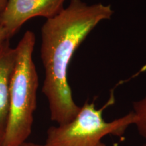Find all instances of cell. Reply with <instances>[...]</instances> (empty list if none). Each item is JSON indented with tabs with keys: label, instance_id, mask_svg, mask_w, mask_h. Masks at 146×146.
Here are the masks:
<instances>
[{
	"label": "cell",
	"instance_id": "6da1fadb",
	"mask_svg": "<svg viewBox=\"0 0 146 146\" xmlns=\"http://www.w3.org/2000/svg\"><path fill=\"white\" fill-rule=\"evenodd\" d=\"M113 14L111 5L70 0L41 27V58L45 71L42 92L48 102L51 120L58 125L70 122L81 109L73 99L68 80L73 56L89 33Z\"/></svg>",
	"mask_w": 146,
	"mask_h": 146
},
{
	"label": "cell",
	"instance_id": "7a4b0ae2",
	"mask_svg": "<svg viewBox=\"0 0 146 146\" xmlns=\"http://www.w3.org/2000/svg\"><path fill=\"white\" fill-rule=\"evenodd\" d=\"M35 35L27 31L16 46V58L10 83L9 112L3 146H18L32 131L36 108L39 76L33 59Z\"/></svg>",
	"mask_w": 146,
	"mask_h": 146
},
{
	"label": "cell",
	"instance_id": "3957f363",
	"mask_svg": "<svg viewBox=\"0 0 146 146\" xmlns=\"http://www.w3.org/2000/svg\"><path fill=\"white\" fill-rule=\"evenodd\" d=\"M113 100L101 109H96L95 102H86L81 106L77 115L69 123L51 127L47 130L46 146H106L102 141L105 136L122 137L131 125H135L137 118L131 112L123 117L111 122L103 118V110Z\"/></svg>",
	"mask_w": 146,
	"mask_h": 146
},
{
	"label": "cell",
	"instance_id": "277c9868",
	"mask_svg": "<svg viewBox=\"0 0 146 146\" xmlns=\"http://www.w3.org/2000/svg\"><path fill=\"white\" fill-rule=\"evenodd\" d=\"M66 0H8L0 14V26L7 30L11 37L26 22L35 17L47 19L59 14Z\"/></svg>",
	"mask_w": 146,
	"mask_h": 146
},
{
	"label": "cell",
	"instance_id": "5b68a950",
	"mask_svg": "<svg viewBox=\"0 0 146 146\" xmlns=\"http://www.w3.org/2000/svg\"><path fill=\"white\" fill-rule=\"evenodd\" d=\"M16 58L15 47L9 41L0 47V139L4 137L9 112L10 83Z\"/></svg>",
	"mask_w": 146,
	"mask_h": 146
},
{
	"label": "cell",
	"instance_id": "8992f818",
	"mask_svg": "<svg viewBox=\"0 0 146 146\" xmlns=\"http://www.w3.org/2000/svg\"><path fill=\"white\" fill-rule=\"evenodd\" d=\"M133 110L137 118L136 126L137 131L146 140V96L133 102Z\"/></svg>",
	"mask_w": 146,
	"mask_h": 146
},
{
	"label": "cell",
	"instance_id": "52a82bcc",
	"mask_svg": "<svg viewBox=\"0 0 146 146\" xmlns=\"http://www.w3.org/2000/svg\"><path fill=\"white\" fill-rule=\"evenodd\" d=\"M11 38L7 30L3 27L0 26V47L2 45L5 41H9Z\"/></svg>",
	"mask_w": 146,
	"mask_h": 146
},
{
	"label": "cell",
	"instance_id": "ba28073f",
	"mask_svg": "<svg viewBox=\"0 0 146 146\" xmlns=\"http://www.w3.org/2000/svg\"><path fill=\"white\" fill-rule=\"evenodd\" d=\"M18 146H46L45 145H41V144H37V143H32V142H27V141L22 143L21 145H19Z\"/></svg>",
	"mask_w": 146,
	"mask_h": 146
},
{
	"label": "cell",
	"instance_id": "9c48e42d",
	"mask_svg": "<svg viewBox=\"0 0 146 146\" xmlns=\"http://www.w3.org/2000/svg\"><path fill=\"white\" fill-rule=\"evenodd\" d=\"M7 2H8V0H0V14L4 10Z\"/></svg>",
	"mask_w": 146,
	"mask_h": 146
},
{
	"label": "cell",
	"instance_id": "30bf717a",
	"mask_svg": "<svg viewBox=\"0 0 146 146\" xmlns=\"http://www.w3.org/2000/svg\"><path fill=\"white\" fill-rule=\"evenodd\" d=\"M0 146H3V141L1 139H0Z\"/></svg>",
	"mask_w": 146,
	"mask_h": 146
},
{
	"label": "cell",
	"instance_id": "8fae6325",
	"mask_svg": "<svg viewBox=\"0 0 146 146\" xmlns=\"http://www.w3.org/2000/svg\"><path fill=\"white\" fill-rule=\"evenodd\" d=\"M141 146H146V143H145V144H143V145H141Z\"/></svg>",
	"mask_w": 146,
	"mask_h": 146
}]
</instances>
